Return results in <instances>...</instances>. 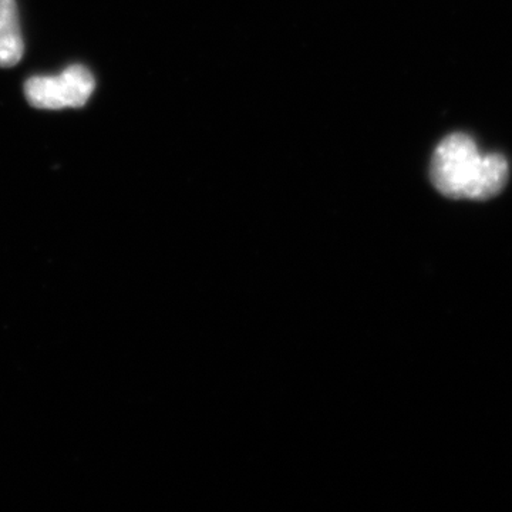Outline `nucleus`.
Wrapping results in <instances>:
<instances>
[{
    "label": "nucleus",
    "mask_w": 512,
    "mask_h": 512,
    "mask_svg": "<svg viewBox=\"0 0 512 512\" xmlns=\"http://www.w3.org/2000/svg\"><path fill=\"white\" fill-rule=\"evenodd\" d=\"M431 183L453 200H490L507 184L510 165L503 154L481 153L473 137L454 133L434 150Z\"/></svg>",
    "instance_id": "1"
},
{
    "label": "nucleus",
    "mask_w": 512,
    "mask_h": 512,
    "mask_svg": "<svg viewBox=\"0 0 512 512\" xmlns=\"http://www.w3.org/2000/svg\"><path fill=\"white\" fill-rule=\"evenodd\" d=\"M96 89L92 72L82 64H73L57 76H36L25 84L30 106L40 110L79 109Z\"/></svg>",
    "instance_id": "2"
},
{
    "label": "nucleus",
    "mask_w": 512,
    "mask_h": 512,
    "mask_svg": "<svg viewBox=\"0 0 512 512\" xmlns=\"http://www.w3.org/2000/svg\"><path fill=\"white\" fill-rule=\"evenodd\" d=\"M23 57L22 30L15 0H0V67L16 66Z\"/></svg>",
    "instance_id": "3"
}]
</instances>
